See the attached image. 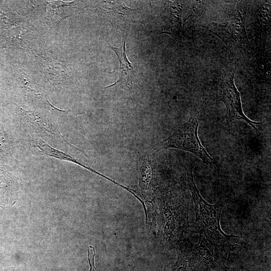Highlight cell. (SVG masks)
I'll return each instance as SVG.
<instances>
[{"instance_id":"277c9868","label":"cell","mask_w":271,"mask_h":271,"mask_svg":"<svg viewBox=\"0 0 271 271\" xmlns=\"http://www.w3.org/2000/svg\"><path fill=\"white\" fill-rule=\"evenodd\" d=\"M236 70V68H231L218 80V91L226 108V121L229 123L235 120H242L258 132L255 125L260 124V122L250 120L243 113L240 94L234 83Z\"/></svg>"},{"instance_id":"8992f818","label":"cell","mask_w":271,"mask_h":271,"mask_svg":"<svg viewBox=\"0 0 271 271\" xmlns=\"http://www.w3.org/2000/svg\"><path fill=\"white\" fill-rule=\"evenodd\" d=\"M122 44L121 47H114L109 44V47L115 53L119 62V73L118 79L113 84L104 88L115 86L124 89H130L133 86L132 78L136 71L132 64L128 60L125 52V42L127 34L121 30Z\"/></svg>"},{"instance_id":"ba28073f","label":"cell","mask_w":271,"mask_h":271,"mask_svg":"<svg viewBox=\"0 0 271 271\" xmlns=\"http://www.w3.org/2000/svg\"><path fill=\"white\" fill-rule=\"evenodd\" d=\"M32 145L36 148L39 152L42 154L57 158L59 159L71 162L74 164H77L84 168L88 170L90 172L96 174L107 180L111 181L112 180L106 177L104 175L100 174L97 171L92 169L87 163L84 162L81 159L75 158L71 155L60 151L55 148H53L49 145L46 143L43 140L39 139H34L31 141Z\"/></svg>"},{"instance_id":"52a82bcc","label":"cell","mask_w":271,"mask_h":271,"mask_svg":"<svg viewBox=\"0 0 271 271\" xmlns=\"http://www.w3.org/2000/svg\"><path fill=\"white\" fill-rule=\"evenodd\" d=\"M20 111L34 130L77 148L65 140L55 123L45 115L39 112L27 111L22 108H21Z\"/></svg>"},{"instance_id":"5b68a950","label":"cell","mask_w":271,"mask_h":271,"mask_svg":"<svg viewBox=\"0 0 271 271\" xmlns=\"http://www.w3.org/2000/svg\"><path fill=\"white\" fill-rule=\"evenodd\" d=\"M183 251L193 270H213L222 262L224 264L213 245L201 234H200L199 240L197 243L188 241L186 248Z\"/></svg>"},{"instance_id":"3957f363","label":"cell","mask_w":271,"mask_h":271,"mask_svg":"<svg viewBox=\"0 0 271 271\" xmlns=\"http://www.w3.org/2000/svg\"><path fill=\"white\" fill-rule=\"evenodd\" d=\"M245 14L244 8H237L229 15L225 23L212 22L205 28L221 39L230 51L233 48L245 51L248 46L245 27Z\"/></svg>"},{"instance_id":"9c48e42d","label":"cell","mask_w":271,"mask_h":271,"mask_svg":"<svg viewBox=\"0 0 271 271\" xmlns=\"http://www.w3.org/2000/svg\"><path fill=\"white\" fill-rule=\"evenodd\" d=\"M179 255L175 271H193L189 260L183 251Z\"/></svg>"},{"instance_id":"6da1fadb","label":"cell","mask_w":271,"mask_h":271,"mask_svg":"<svg viewBox=\"0 0 271 271\" xmlns=\"http://www.w3.org/2000/svg\"><path fill=\"white\" fill-rule=\"evenodd\" d=\"M193 169L187 174L188 188L194 202L195 231L203 235L210 242L220 258L224 263L233 247L237 244V235L224 233L220 226L222 203L218 201L211 204L200 195L194 180Z\"/></svg>"},{"instance_id":"7a4b0ae2","label":"cell","mask_w":271,"mask_h":271,"mask_svg":"<svg viewBox=\"0 0 271 271\" xmlns=\"http://www.w3.org/2000/svg\"><path fill=\"white\" fill-rule=\"evenodd\" d=\"M198 126L197 117L191 116L188 121L177 127L171 136L159 143L156 146L155 153L163 149H178L193 154L207 164H213V159L199 140Z\"/></svg>"}]
</instances>
